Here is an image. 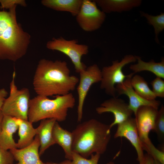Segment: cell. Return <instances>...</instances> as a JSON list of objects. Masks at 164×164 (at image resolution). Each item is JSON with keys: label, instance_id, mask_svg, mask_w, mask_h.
<instances>
[{"label": "cell", "instance_id": "cell-1", "mask_svg": "<svg viewBox=\"0 0 164 164\" xmlns=\"http://www.w3.org/2000/svg\"><path fill=\"white\" fill-rule=\"evenodd\" d=\"M79 79L70 74L65 61L43 59L37 64L33 85L37 95L46 97L62 95L74 91Z\"/></svg>", "mask_w": 164, "mask_h": 164}, {"label": "cell", "instance_id": "cell-2", "mask_svg": "<svg viewBox=\"0 0 164 164\" xmlns=\"http://www.w3.org/2000/svg\"><path fill=\"white\" fill-rule=\"evenodd\" d=\"M16 6L0 11V60L14 62L25 55L31 38L17 21Z\"/></svg>", "mask_w": 164, "mask_h": 164}, {"label": "cell", "instance_id": "cell-3", "mask_svg": "<svg viewBox=\"0 0 164 164\" xmlns=\"http://www.w3.org/2000/svg\"><path fill=\"white\" fill-rule=\"evenodd\" d=\"M72 133V151L87 159L94 153L104 154L111 136L109 125L94 118L78 124Z\"/></svg>", "mask_w": 164, "mask_h": 164}, {"label": "cell", "instance_id": "cell-4", "mask_svg": "<svg viewBox=\"0 0 164 164\" xmlns=\"http://www.w3.org/2000/svg\"><path fill=\"white\" fill-rule=\"evenodd\" d=\"M75 102L71 92L56 96L53 99L37 95L30 100L28 120L32 123L47 119L63 121L66 119L69 110L74 107Z\"/></svg>", "mask_w": 164, "mask_h": 164}, {"label": "cell", "instance_id": "cell-5", "mask_svg": "<svg viewBox=\"0 0 164 164\" xmlns=\"http://www.w3.org/2000/svg\"><path fill=\"white\" fill-rule=\"evenodd\" d=\"M10 85L9 96L5 100L1 110L4 115L22 120H28L30 94L28 88L19 90L15 83L14 71Z\"/></svg>", "mask_w": 164, "mask_h": 164}, {"label": "cell", "instance_id": "cell-6", "mask_svg": "<svg viewBox=\"0 0 164 164\" xmlns=\"http://www.w3.org/2000/svg\"><path fill=\"white\" fill-rule=\"evenodd\" d=\"M137 61L135 56L127 55L120 61L116 60L110 66L104 67L101 70V79L100 88L104 90L107 94L116 97L115 85L123 82L130 74L125 75L122 69L126 65Z\"/></svg>", "mask_w": 164, "mask_h": 164}, {"label": "cell", "instance_id": "cell-7", "mask_svg": "<svg viewBox=\"0 0 164 164\" xmlns=\"http://www.w3.org/2000/svg\"><path fill=\"white\" fill-rule=\"evenodd\" d=\"M46 47L50 50L59 51L67 56L73 63L77 73H79L86 68L81 60L83 56L88 53L87 45L78 44L77 40H67L60 37L53 38L48 41Z\"/></svg>", "mask_w": 164, "mask_h": 164}, {"label": "cell", "instance_id": "cell-8", "mask_svg": "<svg viewBox=\"0 0 164 164\" xmlns=\"http://www.w3.org/2000/svg\"><path fill=\"white\" fill-rule=\"evenodd\" d=\"M76 17V21L82 29L85 32H91L101 27L105 21L106 15L97 8L94 0H83Z\"/></svg>", "mask_w": 164, "mask_h": 164}, {"label": "cell", "instance_id": "cell-9", "mask_svg": "<svg viewBox=\"0 0 164 164\" xmlns=\"http://www.w3.org/2000/svg\"><path fill=\"white\" fill-rule=\"evenodd\" d=\"M79 73L80 78L77 89L78 95V122H80L82 119L84 104L89 89L93 84L100 82L101 79V70L96 64L87 67Z\"/></svg>", "mask_w": 164, "mask_h": 164}, {"label": "cell", "instance_id": "cell-10", "mask_svg": "<svg viewBox=\"0 0 164 164\" xmlns=\"http://www.w3.org/2000/svg\"><path fill=\"white\" fill-rule=\"evenodd\" d=\"M158 109L151 106L139 107L135 115L138 132L142 143L148 144L151 141L149 134L153 131Z\"/></svg>", "mask_w": 164, "mask_h": 164}, {"label": "cell", "instance_id": "cell-11", "mask_svg": "<svg viewBox=\"0 0 164 164\" xmlns=\"http://www.w3.org/2000/svg\"><path fill=\"white\" fill-rule=\"evenodd\" d=\"M96 111L98 114L111 112L114 115L113 121L109 125L110 128L114 125L121 123L132 117L133 112L128 107V104L116 97L107 99L96 108Z\"/></svg>", "mask_w": 164, "mask_h": 164}, {"label": "cell", "instance_id": "cell-12", "mask_svg": "<svg viewBox=\"0 0 164 164\" xmlns=\"http://www.w3.org/2000/svg\"><path fill=\"white\" fill-rule=\"evenodd\" d=\"M132 73L121 83L116 85V92L118 95L125 94L129 100L128 107L135 115L138 109L141 106H149L158 109L161 102L156 100L149 101L139 96L134 90L131 83V79L134 75Z\"/></svg>", "mask_w": 164, "mask_h": 164}, {"label": "cell", "instance_id": "cell-13", "mask_svg": "<svg viewBox=\"0 0 164 164\" xmlns=\"http://www.w3.org/2000/svg\"><path fill=\"white\" fill-rule=\"evenodd\" d=\"M117 125L114 138L124 137L127 139L135 148L137 154V160L139 162H140L144 154L135 118L131 117Z\"/></svg>", "mask_w": 164, "mask_h": 164}, {"label": "cell", "instance_id": "cell-14", "mask_svg": "<svg viewBox=\"0 0 164 164\" xmlns=\"http://www.w3.org/2000/svg\"><path fill=\"white\" fill-rule=\"evenodd\" d=\"M40 142L36 135L32 143L22 149H15L9 150L15 160L18 162L16 164H51L52 162H43L40 158L39 148Z\"/></svg>", "mask_w": 164, "mask_h": 164}, {"label": "cell", "instance_id": "cell-15", "mask_svg": "<svg viewBox=\"0 0 164 164\" xmlns=\"http://www.w3.org/2000/svg\"><path fill=\"white\" fill-rule=\"evenodd\" d=\"M18 128L16 118L4 115L0 131V147L8 150L17 149L13 135Z\"/></svg>", "mask_w": 164, "mask_h": 164}, {"label": "cell", "instance_id": "cell-16", "mask_svg": "<svg viewBox=\"0 0 164 164\" xmlns=\"http://www.w3.org/2000/svg\"><path fill=\"white\" fill-rule=\"evenodd\" d=\"M57 121L54 119L42 120L37 129V135L40 142L39 153L42 155L51 146L55 144L53 136V129L54 124Z\"/></svg>", "mask_w": 164, "mask_h": 164}, {"label": "cell", "instance_id": "cell-17", "mask_svg": "<svg viewBox=\"0 0 164 164\" xmlns=\"http://www.w3.org/2000/svg\"><path fill=\"white\" fill-rule=\"evenodd\" d=\"M104 13L121 12L140 6L141 0H94Z\"/></svg>", "mask_w": 164, "mask_h": 164}, {"label": "cell", "instance_id": "cell-18", "mask_svg": "<svg viewBox=\"0 0 164 164\" xmlns=\"http://www.w3.org/2000/svg\"><path fill=\"white\" fill-rule=\"evenodd\" d=\"M53 136L55 143L58 144L63 149L65 158L71 160L73 152L72 132L62 128L56 121L53 128Z\"/></svg>", "mask_w": 164, "mask_h": 164}, {"label": "cell", "instance_id": "cell-19", "mask_svg": "<svg viewBox=\"0 0 164 164\" xmlns=\"http://www.w3.org/2000/svg\"><path fill=\"white\" fill-rule=\"evenodd\" d=\"M18 126L19 139L16 143L17 148L22 149L30 145L37 134V128H34L28 120L16 118Z\"/></svg>", "mask_w": 164, "mask_h": 164}, {"label": "cell", "instance_id": "cell-20", "mask_svg": "<svg viewBox=\"0 0 164 164\" xmlns=\"http://www.w3.org/2000/svg\"><path fill=\"white\" fill-rule=\"evenodd\" d=\"M83 0H43L42 4L54 10L67 12L76 16L81 7Z\"/></svg>", "mask_w": 164, "mask_h": 164}, {"label": "cell", "instance_id": "cell-21", "mask_svg": "<svg viewBox=\"0 0 164 164\" xmlns=\"http://www.w3.org/2000/svg\"><path fill=\"white\" fill-rule=\"evenodd\" d=\"M137 61V63L131 65L129 68L135 73L143 71H149L155 75L164 79V59L162 58L161 61L159 62H155L152 60L148 62L142 60L141 57L135 56Z\"/></svg>", "mask_w": 164, "mask_h": 164}, {"label": "cell", "instance_id": "cell-22", "mask_svg": "<svg viewBox=\"0 0 164 164\" xmlns=\"http://www.w3.org/2000/svg\"><path fill=\"white\" fill-rule=\"evenodd\" d=\"M131 83L135 91L142 97L149 101L155 100L156 97L142 77L138 75L133 76Z\"/></svg>", "mask_w": 164, "mask_h": 164}, {"label": "cell", "instance_id": "cell-23", "mask_svg": "<svg viewBox=\"0 0 164 164\" xmlns=\"http://www.w3.org/2000/svg\"><path fill=\"white\" fill-rule=\"evenodd\" d=\"M141 16H144L147 19L148 23L153 27L155 34L156 42L159 43L158 36L164 29V13H161L159 15L155 16L150 15L147 13L140 12Z\"/></svg>", "mask_w": 164, "mask_h": 164}, {"label": "cell", "instance_id": "cell-24", "mask_svg": "<svg viewBox=\"0 0 164 164\" xmlns=\"http://www.w3.org/2000/svg\"><path fill=\"white\" fill-rule=\"evenodd\" d=\"M100 156L99 154H93L91 156L90 159H88L73 152L71 160H65L58 164H98Z\"/></svg>", "mask_w": 164, "mask_h": 164}, {"label": "cell", "instance_id": "cell-25", "mask_svg": "<svg viewBox=\"0 0 164 164\" xmlns=\"http://www.w3.org/2000/svg\"><path fill=\"white\" fill-rule=\"evenodd\" d=\"M152 131L156 134L159 141L163 142L164 139V106L162 104L158 110Z\"/></svg>", "mask_w": 164, "mask_h": 164}, {"label": "cell", "instance_id": "cell-26", "mask_svg": "<svg viewBox=\"0 0 164 164\" xmlns=\"http://www.w3.org/2000/svg\"><path fill=\"white\" fill-rule=\"evenodd\" d=\"M143 150L150 155L154 159L156 160L162 164H164V150H160L157 149L151 142L148 144L142 143Z\"/></svg>", "mask_w": 164, "mask_h": 164}, {"label": "cell", "instance_id": "cell-27", "mask_svg": "<svg viewBox=\"0 0 164 164\" xmlns=\"http://www.w3.org/2000/svg\"><path fill=\"white\" fill-rule=\"evenodd\" d=\"M152 87V91L155 96L161 98L164 97V81L161 78L156 77L150 83Z\"/></svg>", "mask_w": 164, "mask_h": 164}, {"label": "cell", "instance_id": "cell-28", "mask_svg": "<svg viewBox=\"0 0 164 164\" xmlns=\"http://www.w3.org/2000/svg\"><path fill=\"white\" fill-rule=\"evenodd\" d=\"M1 8L10 9L17 5L23 7L26 6V3L24 0H0Z\"/></svg>", "mask_w": 164, "mask_h": 164}, {"label": "cell", "instance_id": "cell-29", "mask_svg": "<svg viewBox=\"0 0 164 164\" xmlns=\"http://www.w3.org/2000/svg\"><path fill=\"white\" fill-rule=\"evenodd\" d=\"M14 160L12 154L9 151L0 147V164H13Z\"/></svg>", "mask_w": 164, "mask_h": 164}, {"label": "cell", "instance_id": "cell-30", "mask_svg": "<svg viewBox=\"0 0 164 164\" xmlns=\"http://www.w3.org/2000/svg\"><path fill=\"white\" fill-rule=\"evenodd\" d=\"M139 162V164H154V159L149 155L146 153L142 160Z\"/></svg>", "mask_w": 164, "mask_h": 164}, {"label": "cell", "instance_id": "cell-31", "mask_svg": "<svg viewBox=\"0 0 164 164\" xmlns=\"http://www.w3.org/2000/svg\"><path fill=\"white\" fill-rule=\"evenodd\" d=\"M8 94L7 91L5 88L0 89V110H1Z\"/></svg>", "mask_w": 164, "mask_h": 164}, {"label": "cell", "instance_id": "cell-32", "mask_svg": "<svg viewBox=\"0 0 164 164\" xmlns=\"http://www.w3.org/2000/svg\"><path fill=\"white\" fill-rule=\"evenodd\" d=\"M4 116V115L3 114V113L1 110H0V131L1 129V125L2 119Z\"/></svg>", "mask_w": 164, "mask_h": 164}, {"label": "cell", "instance_id": "cell-33", "mask_svg": "<svg viewBox=\"0 0 164 164\" xmlns=\"http://www.w3.org/2000/svg\"><path fill=\"white\" fill-rule=\"evenodd\" d=\"M154 164H162L158 161L154 159Z\"/></svg>", "mask_w": 164, "mask_h": 164}, {"label": "cell", "instance_id": "cell-34", "mask_svg": "<svg viewBox=\"0 0 164 164\" xmlns=\"http://www.w3.org/2000/svg\"><path fill=\"white\" fill-rule=\"evenodd\" d=\"M106 164H115V163L113 162L110 161L107 163Z\"/></svg>", "mask_w": 164, "mask_h": 164}, {"label": "cell", "instance_id": "cell-35", "mask_svg": "<svg viewBox=\"0 0 164 164\" xmlns=\"http://www.w3.org/2000/svg\"><path fill=\"white\" fill-rule=\"evenodd\" d=\"M58 164V163H56L52 162V164Z\"/></svg>", "mask_w": 164, "mask_h": 164}]
</instances>
